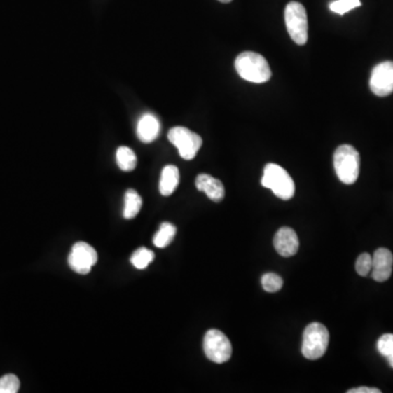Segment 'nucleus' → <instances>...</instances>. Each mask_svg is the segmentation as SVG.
<instances>
[{"label": "nucleus", "mask_w": 393, "mask_h": 393, "mask_svg": "<svg viewBox=\"0 0 393 393\" xmlns=\"http://www.w3.org/2000/svg\"><path fill=\"white\" fill-rule=\"evenodd\" d=\"M369 87L377 97H385L393 92V62L377 64L371 71Z\"/></svg>", "instance_id": "9"}, {"label": "nucleus", "mask_w": 393, "mask_h": 393, "mask_svg": "<svg viewBox=\"0 0 393 393\" xmlns=\"http://www.w3.org/2000/svg\"><path fill=\"white\" fill-rule=\"evenodd\" d=\"M97 252L87 242H79L74 244L68 257L69 267L74 273L85 275L90 273L92 267L97 265Z\"/></svg>", "instance_id": "8"}, {"label": "nucleus", "mask_w": 393, "mask_h": 393, "mask_svg": "<svg viewBox=\"0 0 393 393\" xmlns=\"http://www.w3.org/2000/svg\"><path fill=\"white\" fill-rule=\"evenodd\" d=\"M154 260V252L148 248H139L131 256L130 261L137 269H146Z\"/></svg>", "instance_id": "18"}, {"label": "nucleus", "mask_w": 393, "mask_h": 393, "mask_svg": "<svg viewBox=\"0 0 393 393\" xmlns=\"http://www.w3.org/2000/svg\"><path fill=\"white\" fill-rule=\"evenodd\" d=\"M203 351L205 357L216 364L226 363L232 357V344L226 334L220 330L211 329L203 339Z\"/></svg>", "instance_id": "7"}, {"label": "nucleus", "mask_w": 393, "mask_h": 393, "mask_svg": "<svg viewBox=\"0 0 393 393\" xmlns=\"http://www.w3.org/2000/svg\"><path fill=\"white\" fill-rule=\"evenodd\" d=\"M168 140L179 149V156L191 161L202 146V138L191 129L185 127H174L168 131Z\"/></svg>", "instance_id": "6"}, {"label": "nucleus", "mask_w": 393, "mask_h": 393, "mask_svg": "<svg viewBox=\"0 0 393 393\" xmlns=\"http://www.w3.org/2000/svg\"><path fill=\"white\" fill-rule=\"evenodd\" d=\"M219 1L223 4H228L230 3V1H233V0H219Z\"/></svg>", "instance_id": "25"}, {"label": "nucleus", "mask_w": 393, "mask_h": 393, "mask_svg": "<svg viewBox=\"0 0 393 393\" xmlns=\"http://www.w3.org/2000/svg\"><path fill=\"white\" fill-rule=\"evenodd\" d=\"M116 162L121 171H134L137 166V156L128 146H120L116 152Z\"/></svg>", "instance_id": "17"}, {"label": "nucleus", "mask_w": 393, "mask_h": 393, "mask_svg": "<svg viewBox=\"0 0 393 393\" xmlns=\"http://www.w3.org/2000/svg\"><path fill=\"white\" fill-rule=\"evenodd\" d=\"M273 245L280 256L289 258L296 255L299 248V240L293 228H282L275 234Z\"/></svg>", "instance_id": "11"}, {"label": "nucleus", "mask_w": 393, "mask_h": 393, "mask_svg": "<svg viewBox=\"0 0 393 393\" xmlns=\"http://www.w3.org/2000/svg\"><path fill=\"white\" fill-rule=\"evenodd\" d=\"M261 284L266 292L275 293L282 289L283 280L280 275L275 273H266L262 275Z\"/></svg>", "instance_id": "20"}, {"label": "nucleus", "mask_w": 393, "mask_h": 393, "mask_svg": "<svg viewBox=\"0 0 393 393\" xmlns=\"http://www.w3.org/2000/svg\"><path fill=\"white\" fill-rule=\"evenodd\" d=\"M329 331L324 324L319 322L308 324L303 334V355L310 361L324 357L329 345Z\"/></svg>", "instance_id": "4"}, {"label": "nucleus", "mask_w": 393, "mask_h": 393, "mask_svg": "<svg viewBox=\"0 0 393 393\" xmlns=\"http://www.w3.org/2000/svg\"><path fill=\"white\" fill-rule=\"evenodd\" d=\"M235 68L242 79L252 83H265L273 76L267 60L258 53L244 52L238 55Z\"/></svg>", "instance_id": "1"}, {"label": "nucleus", "mask_w": 393, "mask_h": 393, "mask_svg": "<svg viewBox=\"0 0 393 393\" xmlns=\"http://www.w3.org/2000/svg\"><path fill=\"white\" fill-rule=\"evenodd\" d=\"M160 134V121L152 114H146L138 121L137 135L144 144H151Z\"/></svg>", "instance_id": "13"}, {"label": "nucleus", "mask_w": 393, "mask_h": 393, "mask_svg": "<svg viewBox=\"0 0 393 393\" xmlns=\"http://www.w3.org/2000/svg\"><path fill=\"white\" fill-rule=\"evenodd\" d=\"M176 235V228L172 223H162L161 226L158 228V233L153 238V244L156 247L165 248L167 247Z\"/></svg>", "instance_id": "16"}, {"label": "nucleus", "mask_w": 393, "mask_h": 393, "mask_svg": "<svg viewBox=\"0 0 393 393\" xmlns=\"http://www.w3.org/2000/svg\"><path fill=\"white\" fill-rule=\"evenodd\" d=\"M359 6H361V0H336L330 4L329 8L332 13L343 15Z\"/></svg>", "instance_id": "21"}, {"label": "nucleus", "mask_w": 393, "mask_h": 393, "mask_svg": "<svg viewBox=\"0 0 393 393\" xmlns=\"http://www.w3.org/2000/svg\"><path fill=\"white\" fill-rule=\"evenodd\" d=\"M142 207V199L134 189H128L125 193L124 218L127 220L136 218Z\"/></svg>", "instance_id": "15"}, {"label": "nucleus", "mask_w": 393, "mask_h": 393, "mask_svg": "<svg viewBox=\"0 0 393 393\" xmlns=\"http://www.w3.org/2000/svg\"><path fill=\"white\" fill-rule=\"evenodd\" d=\"M285 25L289 36L297 45L308 41V18L304 6L297 1L287 4L284 11Z\"/></svg>", "instance_id": "5"}, {"label": "nucleus", "mask_w": 393, "mask_h": 393, "mask_svg": "<svg viewBox=\"0 0 393 393\" xmlns=\"http://www.w3.org/2000/svg\"><path fill=\"white\" fill-rule=\"evenodd\" d=\"M179 184V168L174 165H167L163 168L160 179V193L162 195H171L177 188Z\"/></svg>", "instance_id": "14"}, {"label": "nucleus", "mask_w": 393, "mask_h": 393, "mask_svg": "<svg viewBox=\"0 0 393 393\" xmlns=\"http://www.w3.org/2000/svg\"><path fill=\"white\" fill-rule=\"evenodd\" d=\"M333 165L338 179L345 185H352L359 179L361 166L359 151L350 144H342L334 152Z\"/></svg>", "instance_id": "2"}, {"label": "nucleus", "mask_w": 393, "mask_h": 393, "mask_svg": "<svg viewBox=\"0 0 393 393\" xmlns=\"http://www.w3.org/2000/svg\"><path fill=\"white\" fill-rule=\"evenodd\" d=\"M371 268H373V257H371L369 254H367V252L361 254V255L357 258V263H355L357 273H359L361 277H367V275L371 273Z\"/></svg>", "instance_id": "23"}, {"label": "nucleus", "mask_w": 393, "mask_h": 393, "mask_svg": "<svg viewBox=\"0 0 393 393\" xmlns=\"http://www.w3.org/2000/svg\"><path fill=\"white\" fill-rule=\"evenodd\" d=\"M261 185L265 188L271 189L277 198L289 200L295 193V184L292 177L282 166L269 163L265 166Z\"/></svg>", "instance_id": "3"}, {"label": "nucleus", "mask_w": 393, "mask_h": 393, "mask_svg": "<svg viewBox=\"0 0 393 393\" xmlns=\"http://www.w3.org/2000/svg\"><path fill=\"white\" fill-rule=\"evenodd\" d=\"M377 350L388 359L389 365L393 368V334L387 333L380 336L377 342Z\"/></svg>", "instance_id": "19"}, {"label": "nucleus", "mask_w": 393, "mask_h": 393, "mask_svg": "<svg viewBox=\"0 0 393 393\" xmlns=\"http://www.w3.org/2000/svg\"><path fill=\"white\" fill-rule=\"evenodd\" d=\"M347 393H381L377 388H368V387H359V388L351 389Z\"/></svg>", "instance_id": "24"}, {"label": "nucleus", "mask_w": 393, "mask_h": 393, "mask_svg": "<svg viewBox=\"0 0 393 393\" xmlns=\"http://www.w3.org/2000/svg\"><path fill=\"white\" fill-rule=\"evenodd\" d=\"M195 187L199 191H203L214 202H221L226 197V189L222 181L208 174L198 175L195 179Z\"/></svg>", "instance_id": "12"}, {"label": "nucleus", "mask_w": 393, "mask_h": 393, "mask_svg": "<svg viewBox=\"0 0 393 393\" xmlns=\"http://www.w3.org/2000/svg\"><path fill=\"white\" fill-rule=\"evenodd\" d=\"M20 389V380L13 373L0 378V393H17Z\"/></svg>", "instance_id": "22"}, {"label": "nucleus", "mask_w": 393, "mask_h": 393, "mask_svg": "<svg viewBox=\"0 0 393 393\" xmlns=\"http://www.w3.org/2000/svg\"><path fill=\"white\" fill-rule=\"evenodd\" d=\"M393 255L387 248H379L373 256L371 277L377 282H385L392 273Z\"/></svg>", "instance_id": "10"}]
</instances>
